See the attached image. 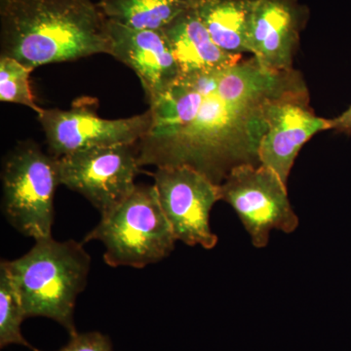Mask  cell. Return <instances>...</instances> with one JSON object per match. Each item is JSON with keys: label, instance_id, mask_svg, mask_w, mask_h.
<instances>
[{"label": "cell", "instance_id": "cell-1", "mask_svg": "<svg viewBox=\"0 0 351 351\" xmlns=\"http://www.w3.org/2000/svg\"><path fill=\"white\" fill-rule=\"evenodd\" d=\"M299 71H274L255 58L181 75L149 107L151 128L137 144L140 165L189 166L216 184L240 165H260L272 101L307 91Z\"/></svg>", "mask_w": 351, "mask_h": 351}, {"label": "cell", "instance_id": "cell-2", "mask_svg": "<svg viewBox=\"0 0 351 351\" xmlns=\"http://www.w3.org/2000/svg\"><path fill=\"white\" fill-rule=\"evenodd\" d=\"M0 48L31 71L110 55L108 20L92 0H0Z\"/></svg>", "mask_w": 351, "mask_h": 351}, {"label": "cell", "instance_id": "cell-3", "mask_svg": "<svg viewBox=\"0 0 351 351\" xmlns=\"http://www.w3.org/2000/svg\"><path fill=\"white\" fill-rule=\"evenodd\" d=\"M1 262L19 293L25 317L50 318L69 336L77 334L73 318L76 299L86 286L91 267L82 243L51 237L36 240L22 257Z\"/></svg>", "mask_w": 351, "mask_h": 351}, {"label": "cell", "instance_id": "cell-4", "mask_svg": "<svg viewBox=\"0 0 351 351\" xmlns=\"http://www.w3.org/2000/svg\"><path fill=\"white\" fill-rule=\"evenodd\" d=\"M94 240L105 246L108 265L134 269L160 262L177 241L154 184H137L119 206L101 218L84 242Z\"/></svg>", "mask_w": 351, "mask_h": 351}, {"label": "cell", "instance_id": "cell-5", "mask_svg": "<svg viewBox=\"0 0 351 351\" xmlns=\"http://www.w3.org/2000/svg\"><path fill=\"white\" fill-rule=\"evenodd\" d=\"M1 182L8 223L36 241L52 237L55 193L61 186L58 158L32 141L20 143L5 157Z\"/></svg>", "mask_w": 351, "mask_h": 351}, {"label": "cell", "instance_id": "cell-6", "mask_svg": "<svg viewBox=\"0 0 351 351\" xmlns=\"http://www.w3.org/2000/svg\"><path fill=\"white\" fill-rule=\"evenodd\" d=\"M219 195L234 210L256 248L267 247L271 230L290 234L299 226L287 184L261 164L235 167L219 184Z\"/></svg>", "mask_w": 351, "mask_h": 351}, {"label": "cell", "instance_id": "cell-7", "mask_svg": "<svg viewBox=\"0 0 351 351\" xmlns=\"http://www.w3.org/2000/svg\"><path fill=\"white\" fill-rule=\"evenodd\" d=\"M58 163L61 184L84 196L101 218L133 193L141 167L137 145L77 152L60 157Z\"/></svg>", "mask_w": 351, "mask_h": 351}, {"label": "cell", "instance_id": "cell-8", "mask_svg": "<svg viewBox=\"0 0 351 351\" xmlns=\"http://www.w3.org/2000/svg\"><path fill=\"white\" fill-rule=\"evenodd\" d=\"M154 188L176 240L211 250L218 237L210 226L212 208L221 200L219 186L189 166H162L154 174Z\"/></svg>", "mask_w": 351, "mask_h": 351}, {"label": "cell", "instance_id": "cell-9", "mask_svg": "<svg viewBox=\"0 0 351 351\" xmlns=\"http://www.w3.org/2000/svg\"><path fill=\"white\" fill-rule=\"evenodd\" d=\"M38 119L51 156L60 158L96 147L137 145L151 128L152 113L149 110L127 119H101L82 100L66 110L43 108Z\"/></svg>", "mask_w": 351, "mask_h": 351}, {"label": "cell", "instance_id": "cell-10", "mask_svg": "<svg viewBox=\"0 0 351 351\" xmlns=\"http://www.w3.org/2000/svg\"><path fill=\"white\" fill-rule=\"evenodd\" d=\"M265 119L267 130L258 147V160L287 184L302 147L316 134L332 130L331 119L313 112L309 107L308 90L272 101Z\"/></svg>", "mask_w": 351, "mask_h": 351}, {"label": "cell", "instance_id": "cell-11", "mask_svg": "<svg viewBox=\"0 0 351 351\" xmlns=\"http://www.w3.org/2000/svg\"><path fill=\"white\" fill-rule=\"evenodd\" d=\"M110 55L137 75L149 107L172 87L179 64L163 31L135 29L108 21Z\"/></svg>", "mask_w": 351, "mask_h": 351}, {"label": "cell", "instance_id": "cell-12", "mask_svg": "<svg viewBox=\"0 0 351 351\" xmlns=\"http://www.w3.org/2000/svg\"><path fill=\"white\" fill-rule=\"evenodd\" d=\"M301 31V12L295 0H251L248 53L274 71H292Z\"/></svg>", "mask_w": 351, "mask_h": 351}, {"label": "cell", "instance_id": "cell-13", "mask_svg": "<svg viewBox=\"0 0 351 351\" xmlns=\"http://www.w3.org/2000/svg\"><path fill=\"white\" fill-rule=\"evenodd\" d=\"M179 64L181 75H195L232 66L241 55H232L214 43L195 8L162 29Z\"/></svg>", "mask_w": 351, "mask_h": 351}, {"label": "cell", "instance_id": "cell-14", "mask_svg": "<svg viewBox=\"0 0 351 351\" xmlns=\"http://www.w3.org/2000/svg\"><path fill=\"white\" fill-rule=\"evenodd\" d=\"M195 10L221 50L232 55L248 53L251 0H196Z\"/></svg>", "mask_w": 351, "mask_h": 351}, {"label": "cell", "instance_id": "cell-15", "mask_svg": "<svg viewBox=\"0 0 351 351\" xmlns=\"http://www.w3.org/2000/svg\"><path fill=\"white\" fill-rule=\"evenodd\" d=\"M196 0H100L99 8L110 22L135 29L162 31L195 8Z\"/></svg>", "mask_w": 351, "mask_h": 351}, {"label": "cell", "instance_id": "cell-16", "mask_svg": "<svg viewBox=\"0 0 351 351\" xmlns=\"http://www.w3.org/2000/svg\"><path fill=\"white\" fill-rule=\"evenodd\" d=\"M24 307L15 284L4 263H0V346H24L34 350L25 341L21 325L25 319Z\"/></svg>", "mask_w": 351, "mask_h": 351}, {"label": "cell", "instance_id": "cell-17", "mask_svg": "<svg viewBox=\"0 0 351 351\" xmlns=\"http://www.w3.org/2000/svg\"><path fill=\"white\" fill-rule=\"evenodd\" d=\"M32 71L12 58L0 56V101L25 106L39 114L43 108L38 106L32 95Z\"/></svg>", "mask_w": 351, "mask_h": 351}, {"label": "cell", "instance_id": "cell-18", "mask_svg": "<svg viewBox=\"0 0 351 351\" xmlns=\"http://www.w3.org/2000/svg\"><path fill=\"white\" fill-rule=\"evenodd\" d=\"M34 351H40L34 348ZM58 351H113L108 336L100 332H88L71 337L68 345Z\"/></svg>", "mask_w": 351, "mask_h": 351}, {"label": "cell", "instance_id": "cell-19", "mask_svg": "<svg viewBox=\"0 0 351 351\" xmlns=\"http://www.w3.org/2000/svg\"><path fill=\"white\" fill-rule=\"evenodd\" d=\"M332 130L351 135V106L339 117L331 119Z\"/></svg>", "mask_w": 351, "mask_h": 351}]
</instances>
